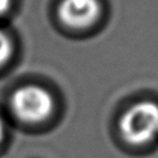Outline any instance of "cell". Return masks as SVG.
Listing matches in <instances>:
<instances>
[{
	"instance_id": "obj_1",
	"label": "cell",
	"mask_w": 158,
	"mask_h": 158,
	"mask_svg": "<svg viewBox=\"0 0 158 158\" xmlns=\"http://www.w3.org/2000/svg\"><path fill=\"white\" fill-rule=\"evenodd\" d=\"M122 141L135 148H143L158 141V101L141 99L130 104L117 121Z\"/></svg>"
},
{
	"instance_id": "obj_2",
	"label": "cell",
	"mask_w": 158,
	"mask_h": 158,
	"mask_svg": "<svg viewBox=\"0 0 158 158\" xmlns=\"http://www.w3.org/2000/svg\"><path fill=\"white\" fill-rule=\"evenodd\" d=\"M11 106L16 116L23 121H42L53 111V98L41 86L26 85L14 93Z\"/></svg>"
},
{
	"instance_id": "obj_3",
	"label": "cell",
	"mask_w": 158,
	"mask_h": 158,
	"mask_svg": "<svg viewBox=\"0 0 158 158\" xmlns=\"http://www.w3.org/2000/svg\"><path fill=\"white\" fill-rule=\"evenodd\" d=\"M101 15L100 0H62L58 6L59 19L69 27L85 28Z\"/></svg>"
},
{
	"instance_id": "obj_4",
	"label": "cell",
	"mask_w": 158,
	"mask_h": 158,
	"mask_svg": "<svg viewBox=\"0 0 158 158\" xmlns=\"http://www.w3.org/2000/svg\"><path fill=\"white\" fill-rule=\"evenodd\" d=\"M12 52V43L10 38L6 36V33L0 30V65L4 64Z\"/></svg>"
},
{
	"instance_id": "obj_5",
	"label": "cell",
	"mask_w": 158,
	"mask_h": 158,
	"mask_svg": "<svg viewBox=\"0 0 158 158\" xmlns=\"http://www.w3.org/2000/svg\"><path fill=\"white\" fill-rule=\"evenodd\" d=\"M11 4V0H0V15L4 14Z\"/></svg>"
},
{
	"instance_id": "obj_6",
	"label": "cell",
	"mask_w": 158,
	"mask_h": 158,
	"mask_svg": "<svg viewBox=\"0 0 158 158\" xmlns=\"http://www.w3.org/2000/svg\"><path fill=\"white\" fill-rule=\"evenodd\" d=\"M4 133H5V126H4V122H2V120L0 117V142L4 138Z\"/></svg>"
}]
</instances>
